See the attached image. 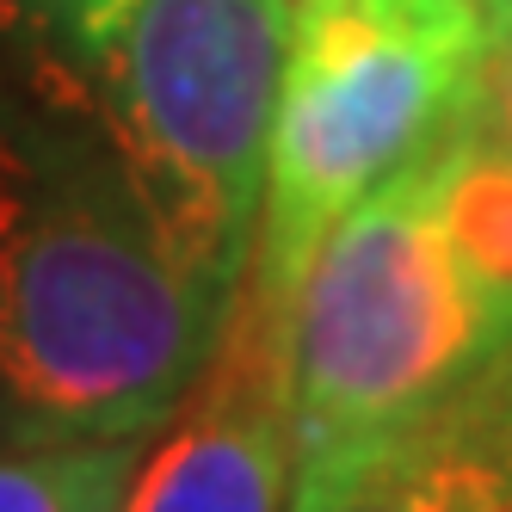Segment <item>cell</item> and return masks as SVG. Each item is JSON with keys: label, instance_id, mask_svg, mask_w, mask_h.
Listing matches in <instances>:
<instances>
[{"label": "cell", "instance_id": "obj_9", "mask_svg": "<svg viewBox=\"0 0 512 512\" xmlns=\"http://www.w3.org/2000/svg\"><path fill=\"white\" fill-rule=\"evenodd\" d=\"M469 395H475V408L488 414V426H494V432L506 438V445H512V340H506V352L488 364L482 383H475Z\"/></svg>", "mask_w": 512, "mask_h": 512}, {"label": "cell", "instance_id": "obj_6", "mask_svg": "<svg viewBox=\"0 0 512 512\" xmlns=\"http://www.w3.org/2000/svg\"><path fill=\"white\" fill-rule=\"evenodd\" d=\"M290 512H512V445L475 395L297 463Z\"/></svg>", "mask_w": 512, "mask_h": 512}, {"label": "cell", "instance_id": "obj_7", "mask_svg": "<svg viewBox=\"0 0 512 512\" xmlns=\"http://www.w3.org/2000/svg\"><path fill=\"white\" fill-rule=\"evenodd\" d=\"M438 173V216L494 297L512 303V142H500L488 124H469L445 155Z\"/></svg>", "mask_w": 512, "mask_h": 512}, {"label": "cell", "instance_id": "obj_8", "mask_svg": "<svg viewBox=\"0 0 512 512\" xmlns=\"http://www.w3.org/2000/svg\"><path fill=\"white\" fill-rule=\"evenodd\" d=\"M142 438H0V512H124Z\"/></svg>", "mask_w": 512, "mask_h": 512}, {"label": "cell", "instance_id": "obj_2", "mask_svg": "<svg viewBox=\"0 0 512 512\" xmlns=\"http://www.w3.org/2000/svg\"><path fill=\"white\" fill-rule=\"evenodd\" d=\"M290 31L297 0H0L13 75L118 155L216 303L253 266Z\"/></svg>", "mask_w": 512, "mask_h": 512}, {"label": "cell", "instance_id": "obj_3", "mask_svg": "<svg viewBox=\"0 0 512 512\" xmlns=\"http://www.w3.org/2000/svg\"><path fill=\"white\" fill-rule=\"evenodd\" d=\"M512 0H297L247 284L290 315L321 241L482 124Z\"/></svg>", "mask_w": 512, "mask_h": 512}, {"label": "cell", "instance_id": "obj_10", "mask_svg": "<svg viewBox=\"0 0 512 512\" xmlns=\"http://www.w3.org/2000/svg\"><path fill=\"white\" fill-rule=\"evenodd\" d=\"M482 124H488L500 142H512V38H506V50H500V62H494V81H488Z\"/></svg>", "mask_w": 512, "mask_h": 512}, {"label": "cell", "instance_id": "obj_11", "mask_svg": "<svg viewBox=\"0 0 512 512\" xmlns=\"http://www.w3.org/2000/svg\"><path fill=\"white\" fill-rule=\"evenodd\" d=\"M0 438H7V426H0Z\"/></svg>", "mask_w": 512, "mask_h": 512}, {"label": "cell", "instance_id": "obj_4", "mask_svg": "<svg viewBox=\"0 0 512 512\" xmlns=\"http://www.w3.org/2000/svg\"><path fill=\"white\" fill-rule=\"evenodd\" d=\"M432 161L364 198L297 290V463L451 408L512 340V303L469 272L438 216Z\"/></svg>", "mask_w": 512, "mask_h": 512}, {"label": "cell", "instance_id": "obj_5", "mask_svg": "<svg viewBox=\"0 0 512 512\" xmlns=\"http://www.w3.org/2000/svg\"><path fill=\"white\" fill-rule=\"evenodd\" d=\"M290 488V315L235 290L216 358L192 395L142 438L124 512H290Z\"/></svg>", "mask_w": 512, "mask_h": 512}, {"label": "cell", "instance_id": "obj_1", "mask_svg": "<svg viewBox=\"0 0 512 512\" xmlns=\"http://www.w3.org/2000/svg\"><path fill=\"white\" fill-rule=\"evenodd\" d=\"M229 303L179 266L105 142L0 75V426L149 438L216 358Z\"/></svg>", "mask_w": 512, "mask_h": 512}]
</instances>
